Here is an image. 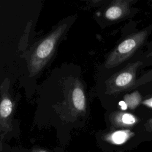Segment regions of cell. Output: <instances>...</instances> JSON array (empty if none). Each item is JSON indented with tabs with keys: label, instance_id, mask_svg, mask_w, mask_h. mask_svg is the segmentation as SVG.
<instances>
[{
	"label": "cell",
	"instance_id": "obj_1",
	"mask_svg": "<svg viewBox=\"0 0 152 152\" xmlns=\"http://www.w3.org/2000/svg\"><path fill=\"white\" fill-rule=\"evenodd\" d=\"M147 34V30H142L121 42L109 56L106 64V67L116 66L127 59L143 44Z\"/></svg>",
	"mask_w": 152,
	"mask_h": 152
},
{
	"label": "cell",
	"instance_id": "obj_14",
	"mask_svg": "<svg viewBox=\"0 0 152 152\" xmlns=\"http://www.w3.org/2000/svg\"><path fill=\"white\" fill-rule=\"evenodd\" d=\"M40 152H46V151H40Z\"/></svg>",
	"mask_w": 152,
	"mask_h": 152
},
{
	"label": "cell",
	"instance_id": "obj_3",
	"mask_svg": "<svg viewBox=\"0 0 152 152\" xmlns=\"http://www.w3.org/2000/svg\"><path fill=\"white\" fill-rule=\"evenodd\" d=\"M141 64V62L138 61L129 65L126 69L117 75L115 80V86L119 88L130 86L135 81L137 69Z\"/></svg>",
	"mask_w": 152,
	"mask_h": 152
},
{
	"label": "cell",
	"instance_id": "obj_8",
	"mask_svg": "<svg viewBox=\"0 0 152 152\" xmlns=\"http://www.w3.org/2000/svg\"><path fill=\"white\" fill-rule=\"evenodd\" d=\"M117 121L125 126H132L138 122V119L131 113H119L117 116Z\"/></svg>",
	"mask_w": 152,
	"mask_h": 152
},
{
	"label": "cell",
	"instance_id": "obj_5",
	"mask_svg": "<svg viewBox=\"0 0 152 152\" xmlns=\"http://www.w3.org/2000/svg\"><path fill=\"white\" fill-rule=\"evenodd\" d=\"M72 102L74 107L78 110H84L85 109V96L83 90L79 87H75L72 91Z\"/></svg>",
	"mask_w": 152,
	"mask_h": 152
},
{
	"label": "cell",
	"instance_id": "obj_12",
	"mask_svg": "<svg viewBox=\"0 0 152 152\" xmlns=\"http://www.w3.org/2000/svg\"><path fill=\"white\" fill-rule=\"evenodd\" d=\"M119 104L122 106V109H123V110L126 109V107H127V106H126V103H125V102H124V101L120 102H119Z\"/></svg>",
	"mask_w": 152,
	"mask_h": 152
},
{
	"label": "cell",
	"instance_id": "obj_9",
	"mask_svg": "<svg viewBox=\"0 0 152 152\" xmlns=\"http://www.w3.org/2000/svg\"><path fill=\"white\" fill-rule=\"evenodd\" d=\"M12 109V104L10 99L4 97L1 102L0 113L2 118H7L11 113Z\"/></svg>",
	"mask_w": 152,
	"mask_h": 152
},
{
	"label": "cell",
	"instance_id": "obj_2",
	"mask_svg": "<svg viewBox=\"0 0 152 152\" xmlns=\"http://www.w3.org/2000/svg\"><path fill=\"white\" fill-rule=\"evenodd\" d=\"M65 25L59 27L39 45L30 60L31 71L37 72L45 65L52 54L58 40L65 30Z\"/></svg>",
	"mask_w": 152,
	"mask_h": 152
},
{
	"label": "cell",
	"instance_id": "obj_7",
	"mask_svg": "<svg viewBox=\"0 0 152 152\" xmlns=\"http://www.w3.org/2000/svg\"><path fill=\"white\" fill-rule=\"evenodd\" d=\"M124 102L127 107L131 109H134L141 102V94L138 91H134L131 94H126L124 97Z\"/></svg>",
	"mask_w": 152,
	"mask_h": 152
},
{
	"label": "cell",
	"instance_id": "obj_11",
	"mask_svg": "<svg viewBox=\"0 0 152 152\" xmlns=\"http://www.w3.org/2000/svg\"><path fill=\"white\" fill-rule=\"evenodd\" d=\"M142 103L144 106H147V107H148L149 108L152 109V97L143 100Z\"/></svg>",
	"mask_w": 152,
	"mask_h": 152
},
{
	"label": "cell",
	"instance_id": "obj_6",
	"mask_svg": "<svg viewBox=\"0 0 152 152\" xmlns=\"http://www.w3.org/2000/svg\"><path fill=\"white\" fill-rule=\"evenodd\" d=\"M135 134L129 130H120L113 132L111 136L112 141L115 144H122L130 138L134 136Z\"/></svg>",
	"mask_w": 152,
	"mask_h": 152
},
{
	"label": "cell",
	"instance_id": "obj_10",
	"mask_svg": "<svg viewBox=\"0 0 152 152\" xmlns=\"http://www.w3.org/2000/svg\"><path fill=\"white\" fill-rule=\"evenodd\" d=\"M144 132L145 135V140H152V117L147 119L144 124Z\"/></svg>",
	"mask_w": 152,
	"mask_h": 152
},
{
	"label": "cell",
	"instance_id": "obj_13",
	"mask_svg": "<svg viewBox=\"0 0 152 152\" xmlns=\"http://www.w3.org/2000/svg\"><path fill=\"white\" fill-rule=\"evenodd\" d=\"M147 57H151V56H152V50L147 55Z\"/></svg>",
	"mask_w": 152,
	"mask_h": 152
},
{
	"label": "cell",
	"instance_id": "obj_4",
	"mask_svg": "<svg viewBox=\"0 0 152 152\" xmlns=\"http://www.w3.org/2000/svg\"><path fill=\"white\" fill-rule=\"evenodd\" d=\"M129 12V3L125 1H119L110 7L106 12L107 18L112 20L119 19Z\"/></svg>",
	"mask_w": 152,
	"mask_h": 152
}]
</instances>
